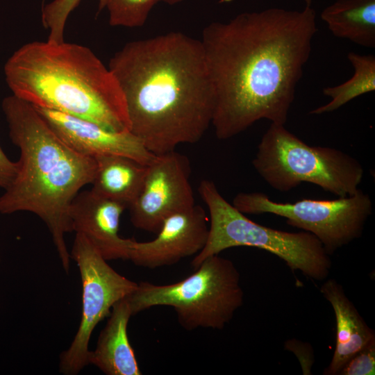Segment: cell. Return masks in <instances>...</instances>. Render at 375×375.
Listing matches in <instances>:
<instances>
[{
  "label": "cell",
  "mask_w": 375,
  "mask_h": 375,
  "mask_svg": "<svg viewBox=\"0 0 375 375\" xmlns=\"http://www.w3.org/2000/svg\"><path fill=\"white\" fill-rule=\"evenodd\" d=\"M159 0H107L109 24L112 26H142Z\"/></svg>",
  "instance_id": "19"
},
{
  "label": "cell",
  "mask_w": 375,
  "mask_h": 375,
  "mask_svg": "<svg viewBox=\"0 0 375 375\" xmlns=\"http://www.w3.org/2000/svg\"><path fill=\"white\" fill-rule=\"evenodd\" d=\"M12 94L33 106L72 115L114 131H129L122 90L108 67L81 44L34 41L4 65Z\"/></svg>",
  "instance_id": "4"
},
{
  "label": "cell",
  "mask_w": 375,
  "mask_h": 375,
  "mask_svg": "<svg viewBox=\"0 0 375 375\" xmlns=\"http://www.w3.org/2000/svg\"><path fill=\"white\" fill-rule=\"evenodd\" d=\"M252 165L260 177L280 192L310 183L338 197L358 189L362 165L341 150L307 144L283 124L272 123L262 135Z\"/></svg>",
  "instance_id": "7"
},
{
  "label": "cell",
  "mask_w": 375,
  "mask_h": 375,
  "mask_svg": "<svg viewBox=\"0 0 375 375\" xmlns=\"http://www.w3.org/2000/svg\"><path fill=\"white\" fill-rule=\"evenodd\" d=\"M347 58L353 67V76L342 84L325 88L323 93L329 97L331 101L313 109L310 114L320 115L335 111L352 99L374 91L375 56L349 52Z\"/></svg>",
  "instance_id": "18"
},
{
  "label": "cell",
  "mask_w": 375,
  "mask_h": 375,
  "mask_svg": "<svg viewBox=\"0 0 375 375\" xmlns=\"http://www.w3.org/2000/svg\"><path fill=\"white\" fill-rule=\"evenodd\" d=\"M320 292L331 305L336 321V342L330 364L324 375H338L344 365L358 352L375 340L374 331L360 315L335 279L324 282Z\"/></svg>",
  "instance_id": "14"
},
{
  "label": "cell",
  "mask_w": 375,
  "mask_h": 375,
  "mask_svg": "<svg viewBox=\"0 0 375 375\" xmlns=\"http://www.w3.org/2000/svg\"><path fill=\"white\" fill-rule=\"evenodd\" d=\"M1 107L20 158L16 176L0 197V213L26 211L42 219L68 273L71 256L65 235L72 232L69 209L81 189L92 183L96 160L65 144L27 101L12 94L3 99Z\"/></svg>",
  "instance_id": "3"
},
{
  "label": "cell",
  "mask_w": 375,
  "mask_h": 375,
  "mask_svg": "<svg viewBox=\"0 0 375 375\" xmlns=\"http://www.w3.org/2000/svg\"><path fill=\"white\" fill-rule=\"evenodd\" d=\"M33 107L57 136L81 154L93 158L104 155L122 156L145 166L156 156L129 131H114L72 115Z\"/></svg>",
  "instance_id": "12"
},
{
  "label": "cell",
  "mask_w": 375,
  "mask_h": 375,
  "mask_svg": "<svg viewBox=\"0 0 375 375\" xmlns=\"http://www.w3.org/2000/svg\"><path fill=\"white\" fill-rule=\"evenodd\" d=\"M198 191L208 209L210 226L204 247L192 261L194 269L209 256L244 246L267 251L293 272L299 270L311 279L322 281L329 275L330 255L313 234L287 232L254 222L228 203L210 180H202Z\"/></svg>",
  "instance_id": "5"
},
{
  "label": "cell",
  "mask_w": 375,
  "mask_h": 375,
  "mask_svg": "<svg viewBox=\"0 0 375 375\" xmlns=\"http://www.w3.org/2000/svg\"><path fill=\"white\" fill-rule=\"evenodd\" d=\"M81 0H53L43 6L42 8V22L44 27L49 29L47 40L52 42H62L66 22L70 13L78 6ZM107 0H99V10L106 8Z\"/></svg>",
  "instance_id": "20"
},
{
  "label": "cell",
  "mask_w": 375,
  "mask_h": 375,
  "mask_svg": "<svg viewBox=\"0 0 375 375\" xmlns=\"http://www.w3.org/2000/svg\"><path fill=\"white\" fill-rule=\"evenodd\" d=\"M232 0H222V1L223 2H228V1H231ZM306 4V6H310L311 4H312V0H304Z\"/></svg>",
  "instance_id": "25"
},
{
  "label": "cell",
  "mask_w": 375,
  "mask_h": 375,
  "mask_svg": "<svg viewBox=\"0 0 375 375\" xmlns=\"http://www.w3.org/2000/svg\"><path fill=\"white\" fill-rule=\"evenodd\" d=\"M127 299L133 315L153 306H170L187 331L221 330L242 306L244 292L234 263L217 254L205 258L194 272L178 282L138 283Z\"/></svg>",
  "instance_id": "6"
},
{
  "label": "cell",
  "mask_w": 375,
  "mask_h": 375,
  "mask_svg": "<svg viewBox=\"0 0 375 375\" xmlns=\"http://www.w3.org/2000/svg\"><path fill=\"white\" fill-rule=\"evenodd\" d=\"M126 208L92 190L79 192L69 209L72 231L84 235L106 260H128L133 239L119 235L120 218Z\"/></svg>",
  "instance_id": "13"
},
{
  "label": "cell",
  "mask_w": 375,
  "mask_h": 375,
  "mask_svg": "<svg viewBox=\"0 0 375 375\" xmlns=\"http://www.w3.org/2000/svg\"><path fill=\"white\" fill-rule=\"evenodd\" d=\"M189 160L175 150L156 154L147 165L142 190L128 207L139 229L157 233L165 219L194 207Z\"/></svg>",
  "instance_id": "10"
},
{
  "label": "cell",
  "mask_w": 375,
  "mask_h": 375,
  "mask_svg": "<svg viewBox=\"0 0 375 375\" xmlns=\"http://www.w3.org/2000/svg\"><path fill=\"white\" fill-rule=\"evenodd\" d=\"M204 209L198 205L165 219L157 237L130 245L129 257L137 266L154 269L177 263L197 255L205 246L209 226Z\"/></svg>",
  "instance_id": "11"
},
{
  "label": "cell",
  "mask_w": 375,
  "mask_h": 375,
  "mask_svg": "<svg viewBox=\"0 0 375 375\" xmlns=\"http://www.w3.org/2000/svg\"><path fill=\"white\" fill-rule=\"evenodd\" d=\"M94 159L97 167L91 190L128 208L142 190L147 166L117 155L99 156Z\"/></svg>",
  "instance_id": "16"
},
{
  "label": "cell",
  "mask_w": 375,
  "mask_h": 375,
  "mask_svg": "<svg viewBox=\"0 0 375 375\" xmlns=\"http://www.w3.org/2000/svg\"><path fill=\"white\" fill-rule=\"evenodd\" d=\"M108 316L95 349L90 352L89 364L107 375L142 374L128 338L127 326L133 314L127 297L113 306Z\"/></svg>",
  "instance_id": "15"
},
{
  "label": "cell",
  "mask_w": 375,
  "mask_h": 375,
  "mask_svg": "<svg viewBox=\"0 0 375 375\" xmlns=\"http://www.w3.org/2000/svg\"><path fill=\"white\" fill-rule=\"evenodd\" d=\"M317 31L310 6L242 12L204 28L200 40L215 92L211 125L218 139L262 119L285 125Z\"/></svg>",
  "instance_id": "1"
},
{
  "label": "cell",
  "mask_w": 375,
  "mask_h": 375,
  "mask_svg": "<svg viewBox=\"0 0 375 375\" xmlns=\"http://www.w3.org/2000/svg\"><path fill=\"white\" fill-rule=\"evenodd\" d=\"M320 17L334 36L375 47V0H336Z\"/></svg>",
  "instance_id": "17"
},
{
  "label": "cell",
  "mask_w": 375,
  "mask_h": 375,
  "mask_svg": "<svg viewBox=\"0 0 375 375\" xmlns=\"http://www.w3.org/2000/svg\"><path fill=\"white\" fill-rule=\"evenodd\" d=\"M82 281V313L80 324L69 347L60 356V372L78 374L89 365V342L96 326L110 313L113 306L131 294L138 283L112 269L82 234L76 233L72 251Z\"/></svg>",
  "instance_id": "9"
},
{
  "label": "cell",
  "mask_w": 375,
  "mask_h": 375,
  "mask_svg": "<svg viewBox=\"0 0 375 375\" xmlns=\"http://www.w3.org/2000/svg\"><path fill=\"white\" fill-rule=\"evenodd\" d=\"M232 205L243 214L285 217L289 225L313 234L329 255L360 238L372 212L370 197L360 189L333 200L304 199L294 203L276 202L263 192H240Z\"/></svg>",
  "instance_id": "8"
},
{
  "label": "cell",
  "mask_w": 375,
  "mask_h": 375,
  "mask_svg": "<svg viewBox=\"0 0 375 375\" xmlns=\"http://www.w3.org/2000/svg\"><path fill=\"white\" fill-rule=\"evenodd\" d=\"M17 172V162L11 161L0 147V187L7 189Z\"/></svg>",
  "instance_id": "23"
},
{
  "label": "cell",
  "mask_w": 375,
  "mask_h": 375,
  "mask_svg": "<svg viewBox=\"0 0 375 375\" xmlns=\"http://www.w3.org/2000/svg\"><path fill=\"white\" fill-rule=\"evenodd\" d=\"M375 340L355 354L342 368L338 375H374Z\"/></svg>",
  "instance_id": "21"
},
{
  "label": "cell",
  "mask_w": 375,
  "mask_h": 375,
  "mask_svg": "<svg viewBox=\"0 0 375 375\" xmlns=\"http://www.w3.org/2000/svg\"><path fill=\"white\" fill-rule=\"evenodd\" d=\"M183 0H159V1H162V2H164V3H166L167 4H169V5H174V4H176V3H178L181 1H182Z\"/></svg>",
  "instance_id": "24"
},
{
  "label": "cell",
  "mask_w": 375,
  "mask_h": 375,
  "mask_svg": "<svg viewBox=\"0 0 375 375\" xmlns=\"http://www.w3.org/2000/svg\"><path fill=\"white\" fill-rule=\"evenodd\" d=\"M304 342L297 340H288L285 342V348L296 354L302 367L303 374H310V368L314 362V355L312 347L309 344L302 353Z\"/></svg>",
  "instance_id": "22"
},
{
  "label": "cell",
  "mask_w": 375,
  "mask_h": 375,
  "mask_svg": "<svg viewBox=\"0 0 375 375\" xmlns=\"http://www.w3.org/2000/svg\"><path fill=\"white\" fill-rule=\"evenodd\" d=\"M108 68L124 96L129 131L150 152L199 141L215 98L200 40L172 31L126 43Z\"/></svg>",
  "instance_id": "2"
}]
</instances>
